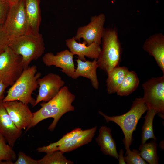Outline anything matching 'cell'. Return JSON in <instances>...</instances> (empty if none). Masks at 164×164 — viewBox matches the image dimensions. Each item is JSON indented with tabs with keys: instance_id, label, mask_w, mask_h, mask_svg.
Returning a JSON list of instances; mask_svg holds the SVG:
<instances>
[{
	"instance_id": "4",
	"label": "cell",
	"mask_w": 164,
	"mask_h": 164,
	"mask_svg": "<svg viewBox=\"0 0 164 164\" xmlns=\"http://www.w3.org/2000/svg\"><path fill=\"white\" fill-rule=\"evenodd\" d=\"M148 110L142 98H136L134 101L130 110L119 116H109L101 111L99 114L102 116L107 122L112 121L121 128L124 135L123 142L126 150L125 155L131 151L130 146L132 142V135L136 129L138 121L142 115Z\"/></svg>"
},
{
	"instance_id": "25",
	"label": "cell",
	"mask_w": 164,
	"mask_h": 164,
	"mask_svg": "<svg viewBox=\"0 0 164 164\" xmlns=\"http://www.w3.org/2000/svg\"><path fill=\"white\" fill-rule=\"evenodd\" d=\"M17 156L12 147L6 143V140L0 134V164H13Z\"/></svg>"
},
{
	"instance_id": "7",
	"label": "cell",
	"mask_w": 164,
	"mask_h": 164,
	"mask_svg": "<svg viewBox=\"0 0 164 164\" xmlns=\"http://www.w3.org/2000/svg\"><path fill=\"white\" fill-rule=\"evenodd\" d=\"M2 28L9 38L28 34L24 0H19L16 4L10 5Z\"/></svg>"
},
{
	"instance_id": "20",
	"label": "cell",
	"mask_w": 164,
	"mask_h": 164,
	"mask_svg": "<svg viewBox=\"0 0 164 164\" xmlns=\"http://www.w3.org/2000/svg\"><path fill=\"white\" fill-rule=\"evenodd\" d=\"M128 71L125 67L118 66L107 74L106 87L109 94L116 93Z\"/></svg>"
},
{
	"instance_id": "28",
	"label": "cell",
	"mask_w": 164,
	"mask_h": 164,
	"mask_svg": "<svg viewBox=\"0 0 164 164\" xmlns=\"http://www.w3.org/2000/svg\"><path fill=\"white\" fill-rule=\"evenodd\" d=\"M16 160L13 164H39L38 160L32 159L21 151L19 152Z\"/></svg>"
},
{
	"instance_id": "8",
	"label": "cell",
	"mask_w": 164,
	"mask_h": 164,
	"mask_svg": "<svg viewBox=\"0 0 164 164\" xmlns=\"http://www.w3.org/2000/svg\"><path fill=\"white\" fill-rule=\"evenodd\" d=\"M144 91L142 98L148 110L157 113H164V75L153 77L142 84Z\"/></svg>"
},
{
	"instance_id": "15",
	"label": "cell",
	"mask_w": 164,
	"mask_h": 164,
	"mask_svg": "<svg viewBox=\"0 0 164 164\" xmlns=\"http://www.w3.org/2000/svg\"><path fill=\"white\" fill-rule=\"evenodd\" d=\"M65 42L70 51L83 61L86 60L85 57L97 60L101 51L100 45L99 44L93 43L88 46L84 41L82 43L77 42L74 37L66 40Z\"/></svg>"
},
{
	"instance_id": "3",
	"label": "cell",
	"mask_w": 164,
	"mask_h": 164,
	"mask_svg": "<svg viewBox=\"0 0 164 164\" xmlns=\"http://www.w3.org/2000/svg\"><path fill=\"white\" fill-rule=\"evenodd\" d=\"M118 35L116 28H105L102 48L97 61L98 68L107 74L118 66L121 60L122 48Z\"/></svg>"
},
{
	"instance_id": "19",
	"label": "cell",
	"mask_w": 164,
	"mask_h": 164,
	"mask_svg": "<svg viewBox=\"0 0 164 164\" xmlns=\"http://www.w3.org/2000/svg\"><path fill=\"white\" fill-rule=\"evenodd\" d=\"M97 126L84 130L83 132L73 139L58 146L51 152L60 151L64 153L73 151L91 142L94 136Z\"/></svg>"
},
{
	"instance_id": "21",
	"label": "cell",
	"mask_w": 164,
	"mask_h": 164,
	"mask_svg": "<svg viewBox=\"0 0 164 164\" xmlns=\"http://www.w3.org/2000/svg\"><path fill=\"white\" fill-rule=\"evenodd\" d=\"M139 84V80L136 73L128 71L116 92L117 95L127 96L135 91Z\"/></svg>"
},
{
	"instance_id": "17",
	"label": "cell",
	"mask_w": 164,
	"mask_h": 164,
	"mask_svg": "<svg viewBox=\"0 0 164 164\" xmlns=\"http://www.w3.org/2000/svg\"><path fill=\"white\" fill-rule=\"evenodd\" d=\"M76 61L77 67L75 69L73 79H76L79 77L88 79L90 80L92 87L97 90L99 83L96 72L97 69L98 68L97 60L94 59L93 61H83L78 58Z\"/></svg>"
},
{
	"instance_id": "32",
	"label": "cell",
	"mask_w": 164,
	"mask_h": 164,
	"mask_svg": "<svg viewBox=\"0 0 164 164\" xmlns=\"http://www.w3.org/2000/svg\"><path fill=\"white\" fill-rule=\"evenodd\" d=\"M123 151L121 149L119 152V155H118V159L119 158V164H126L124 160V157L123 156Z\"/></svg>"
},
{
	"instance_id": "11",
	"label": "cell",
	"mask_w": 164,
	"mask_h": 164,
	"mask_svg": "<svg viewBox=\"0 0 164 164\" xmlns=\"http://www.w3.org/2000/svg\"><path fill=\"white\" fill-rule=\"evenodd\" d=\"M3 103L10 118L19 129H25L31 124L33 114L28 105L16 101Z\"/></svg>"
},
{
	"instance_id": "29",
	"label": "cell",
	"mask_w": 164,
	"mask_h": 164,
	"mask_svg": "<svg viewBox=\"0 0 164 164\" xmlns=\"http://www.w3.org/2000/svg\"><path fill=\"white\" fill-rule=\"evenodd\" d=\"M10 5L2 0H0V25H2L6 18Z\"/></svg>"
},
{
	"instance_id": "27",
	"label": "cell",
	"mask_w": 164,
	"mask_h": 164,
	"mask_svg": "<svg viewBox=\"0 0 164 164\" xmlns=\"http://www.w3.org/2000/svg\"><path fill=\"white\" fill-rule=\"evenodd\" d=\"M124 157V160L127 164H146L147 163L141 157L139 151L133 149Z\"/></svg>"
},
{
	"instance_id": "22",
	"label": "cell",
	"mask_w": 164,
	"mask_h": 164,
	"mask_svg": "<svg viewBox=\"0 0 164 164\" xmlns=\"http://www.w3.org/2000/svg\"><path fill=\"white\" fill-rule=\"evenodd\" d=\"M155 141L152 140L149 142L141 144L139 147L141 156L150 164L159 163L157 152V144Z\"/></svg>"
},
{
	"instance_id": "34",
	"label": "cell",
	"mask_w": 164,
	"mask_h": 164,
	"mask_svg": "<svg viewBox=\"0 0 164 164\" xmlns=\"http://www.w3.org/2000/svg\"><path fill=\"white\" fill-rule=\"evenodd\" d=\"M4 49L3 50H0V54H1V53L3 51Z\"/></svg>"
},
{
	"instance_id": "1",
	"label": "cell",
	"mask_w": 164,
	"mask_h": 164,
	"mask_svg": "<svg viewBox=\"0 0 164 164\" xmlns=\"http://www.w3.org/2000/svg\"><path fill=\"white\" fill-rule=\"evenodd\" d=\"M75 98V95L69 90L67 86H63L58 94L48 102L41 104V108L33 113L32 121L26 128L27 131L41 121L50 118H53L48 129L53 131L59 120L67 112L73 111L75 108L72 103Z\"/></svg>"
},
{
	"instance_id": "16",
	"label": "cell",
	"mask_w": 164,
	"mask_h": 164,
	"mask_svg": "<svg viewBox=\"0 0 164 164\" xmlns=\"http://www.w3.org/2000/svg\"><path fill=\"white\" fill-rule=\"evenodd\" d=\"M25 11L28 25V34L37 36L41 17L40 0H24Z\"/></svg>"
},
{
	"instance_id": "13",
	"label": "cell",
	"mask_w": 164,
	"mask_h": 164,
	"mask_svg": "<svg viewBox=\"0 0 164 164\" xmlns=\"http://www.w3.org/2000/svg\"><path fill=\"white\" fill-rule=\"evenodd\" d=\"M22 133V130L17 128L10 118L2 101H0V134L12 147Z\"/></svg>"
},
{
	"instance_id": "2",
	"label": "cell",
	"mask_w": 164,
	"mask_h": 164,
	"mask_svg": "<svg viewBox=\"0 0 164 164\" xmlns=\"http://www.w3.org/2000/svg\"><path fill=\"white\" fill-rule=\"evenodd\" d=\"M37 71V67L35 65L25 69L9 89L2 102L16 101L35 106L36 100L32 97V94L39 87L38 80L41 75L40 72Z\"/></svg>"
},
{
	"instance_id": "31",
	"label": "cell",
	"mask_w": 164,
	"mask_h": 164,
	"mask_svg": "<svg viewBox=\"0 0 164 164\" xmlns=\"http://www.w3.org/2000/svg\"><path fill=\"white\" fill-rule=\"evenodd\" d=\"M7 87L2 81H0V101H2L4 98L5 91Z\"/></svg>"
},
{
	"instance_id": "30",
	"label": "cell",
	"mask_w": 164,
	"mask_h": 164,
	"mask_svg": "<svg viewBox=\"0 0 164 164\" xmlns=\"http://www.w3.org/2000/svg\"><path fill=\"white\" fill-rule=\"evenodd\" d=\"M9 43V37L3 30L2 25H0V50H3L8 46Z\"/></svg>"
},
{
	"instance_id": "33",
	"label": "cell",
	"mask_w": 164,
	"mask_h": 164,
	"mask_svg": "<svg viewBox=\"0 0 164 164\" xmlns=\"http://www.w3.org/2000/svg\"><path fill=\"white\" fill-rule=\"evenodd\" d=\"M19 0H8V2L10 5H13L17 3Z\"/></svg>"
},
{
	"instance_id": "18",
	"label": "cell",
	"mask_w": 164,
	"mask_h": 164,
	"mask_svg": "<svg viewBox=\"0 0 164 164\" xmlns=\"http://www.w3.org/2000/svg\"><path fill=\"white\" fill-rule=\"evenodd\" d=\"M95 140L104 154L118 159L116 143L112 138L110 128L106 126H101Z\"/></svg>"
},
{
	"instance_id": "24",
	"label": "cell",
	"mask_w": 164,
	"mask_h": 164,
	"mask_svg": "<svg viewBox=\"0 0 164 164\" xmlns=\"http://www.w3.org/2000/svg\"><path fill=\"white\" fill-rule=\"evenodd\" d=\"M83 131L81 128H76L64 135L57 142L50 143L47 146L39 147L36 150L39 152H44L47 153L50 152L55 148L73 139L81 134Z\"/></svg>"
},
{
	"instance_id": "10",
	"label": "cell",
	"mask_w": 164,
	"mask_h": 164,
	"mask_svg": "<svg viewBox=\"0 0 164 164\" xmlns=\"http://www.w3.org/2000/svg\"><path fill=\"white\" fill-rule=\"evenodd\" d=\"M38 94L35 106L41 101L47 102L55 97L63 87L65 82L59 75L49 73L38 80Z\"/></svg>"
},
{
	"instance_id": "35",
	"label": "cell",
	"mask_w": 164,
	"mask_h": 164,
	"mask_svg": "<svg viewBox=\"0 0 164 164\" xmlns=\"http://www.w3.org/2000/svg\"><path fill=\"white\" fill-rule=\"evenodd\" d=\"M3 0L4 1H5V2H8V0Z\"/></svg>"
},
{
	"instance_id": "6",
	"label": "cell",
	"mask_w": 164,
	"mask_h": 164,
	"mask_svg": "<svg viewBox=\"0 0 164 164\" xmlns=\"http://www.w3.org/2000/svg\"><path fill=\"white\" fill-rule=\"evenodd\" d=\"M24 69L21 56L8 46L5 48L0 54V81L12 86Z\"/></svg>"
},
{
	"instance_id": "12",
	"label": "cell",
	"mask_w": 164,
	"mask_h": 164,
	"mask_svg": "<svg viewBox=\"0 0 164 164\" xmlns=\"http://www.w3.org/2000/svg\"><path fill=\"white\" fill-rule=\"evenodd\" d=\"M74 55L70 50H65L56 55L52 52L47 53L43 56L42 60L46 66H54L61 68L63 73L73 78L75 70Z\"/></svg>"
},
{
	"instance_id": "5",
	"label": "cell",
	"mask_w": 164,
	"mask_h": 164,
	"mask_svg": "<svg viewBox=\"0 0 164 164\" xmlns=\"http://www.w3.org/2000/svg\"><path fill=\"white\" fill-rule=\"evenodd\" d=\"M9 39L8 46L21 56L25 69L44 53L45 44L43 36L40 33L37 36L27 34Z\"/></svg>"
},
{
	"instance_id": "23",
	"label": "cell",
	"mask_w": 164,
	"mask_h": 164,
	"mask_svg": "<svg viewBox=\"0 0 164 164\" xmlns=\"http://www.w3.org/2000/svg\"><path fill=\"white\" fill-rule=\"evenodd\" d=\"M147 110L142 128L141 144L145 143L147 140L149 139L152 138L156 140L153 132V122L154 118L157 113L152 110Z\"/></svg>"
},
{
	"instance_id": "36",
	"label": "cell",
	"mask_w": 164,
	"mask_h": 164,
	"mask_svg": "<svg viewBox=\"0 0 164 164\" xmlns=\"http://www.w3.org/2000/svg\"><path fill=\"white\" fill-rule=\"evenodd\" d=\"M111 0L112 2H115L116 0Z\"/></svg>"
},
{
	"instance_id": "9",
	"label": "cell",
	"mask_w": 164,
	"mask_h": 164,
	"mask_svg": "<svg viewBox=\"0 0 164 164\" xmlns=\"http://www.w3.org/2000/svg\"><path fill=\"white\" fill-rule=\"evenodd\" d=\"M105 21L106 16L104 13L92 16L87 24L78 28L74 36L75 39L79 41L82 38L88 46L93 43L101 44Z\"/></svg>"
},
{
	"instance_id": "26",
	"label": "cell",
	"mask_w": 164,
	"mask_h": 164,
	"mask_svg": "<svg viewBox=\"0 0 164 164\" xmlns=\"http://www.w3.org/2000/svg\"><path fill=\"white\" fill-rule=\"evenodd\" d=\"M63 152L56 151L49 152L38 160L39 164H73V162L67 159Z\"/></svg>"
},
{
	"instance_id": "14",
	"label": "cell",
	"mask_w": 164,
	"mask_h": 164,
	"mask_svg": "<svg viewBox=\"0 0 164 164\" xmlns=\"http://www.w3.org/2000/svg\"><path fill=\"white\" fill-rule=\"evenodd\" d=\"M143 49L152 56L164 75V36L161 33L154 34L145 41Z\"/></svg>"
}]
</instances>
